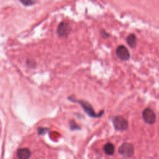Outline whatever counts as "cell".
<instances>
[{
  "mask_svg": "<svg viewBox=\"0 0 159 159\" xmlns=\"http://www.w3.org/2000/svg\"><path fill=\"white\" fill-rule=\"evenodd\" d=\"M26 64L27 66L29 68H34V66H36V62L33 60L29 59L26 61Z\"/></svg>",
  "mask_w": 159,
  "mask_h": 159,
  "instance_id": "cell-11",
  "label": "cell"
},
{
  "mask_svg": "<svg viewBox=\"0 0 159 159\" xmlns=\"http://www.w3.org/2000/svg\"><path fill=\"white\" fill-rule=\"evenodd\" d=\"M103 150L105 153L107 154L108 155H112L115 153V148L114 145H113L112 143L108 142L104 146Z\"/></svg>",
  "mask_w": 159,
  "mask_h": 159,
  "instance_id": "cell-8",
  "label": "cell"
},
{
  "mask_svg": "<svg viewBox=\"0 0 159 159\" xmlns=\"http://www.w3.org/2000/svg\"><path fill=\"white\" fill-rule=\"evenodd\" d=\"M21 3L26 6H32L35 4L34 0H19Z\"/></svg>",
  "mask_w": 159,
  "mask_h": 159,
  "instance_id": "cell-10",
  "label": "cell"
},
{
  "mask_svg": "<svg viewBox=\"0 0 159 159\" xmlns=\"http://www.w3.org/2000/svg\"><path fill=\"white\" fill-rule=\"evenodd\" d=\"M126 41L129 46H130L131 48H134L136 44H137V38H136V36L134 34H131L127 37Z\"/></svg>",
  "mask_w": 159,
  "mask_h": 159,
  "instance_id": "cell-9",
  "label": "cell"
},
{
  "mask_svg": "<svg viewBox=\"0 0 159 159\" xmlns=\"http://www.w3.org/2000/svg\"><path fill=\"white\" fill-rule=\"evenodd\" d=\"M16 156L18 159H29L31 156V152L28 148H21L17 150Z\"/></svg>",
  "mask_w": 159,
  "mask_h": 159,
  "instance_id": "cell-7",
  "label": "cell"
},
{
  "mask_svg": "<svg viewBox=\"0 0 159 159\" xmlns=\"http://www.w3.org/2000/svg\"><path fill=\"white\" fill-rule=\"evenodd\" d=\"M118 152L124 157H131L134 155V149L131 144L124 143L119 147Z\"/></svg>",
  "mask_w": 159,
  "mask_h": 159,
  "instance_id": "cell-3",
  "label": "cell"
},
{
  "mask_svg": "<svg viewBox=\"0 0 159 159\" xmlns=\"http://www.w3.org/2000/svg\"><path fill=\"white\" fill-rule=\"evenodd\" d=\"M142 118L144 121L148 124H153L156 121L155 112L150 108H146L143 111Z\"/></svg>",
  "mask_w": 159,
  "mask_h": 159,
  "instance_id": "cell-5",
  "label": "cell"
},
{
  "mask_svg": "<svg viewBox=\"0 0 159 159\" xmlns=\"http://www.w3.org/2000/svg\"><path fill=\"white\" fill-rule=\"evenodd\" d=\"M69 100H70L71 101H72L74 102L78 103L81 106L83 110L87 113L88 115H89L91 117L99 118L103 115V112H104V111H102L100 113H99V114H96V112L93 110L92 106L86 101H81V100H75V99H72V98H69Z\"/></svg>",
  "mask_w": 159,
  "mask_h": 159,
  "instance_id": "cell-1",
  "label": "cell"
},
{
  "mask_svg": "<svg viewBox=\"0 0 159 159\" xmlns=\"http://www.w3.org/2000/svg\"><path fill=\"white\" fill-rule=\"evenodd\" d=\"M116 55L121 60H127L130 58V53L124 45H119L116 51Z\"/></svg>",
  "mask_w": 159,
  "mask_h": 159,
  "instance_id": "cell-6",
  "label": "cell"
},
{
  "mask_svg": "<svg viewBox=\"0 0 159 159\" xmlns=\"http://www.w3.org/2000/svg\"><path fill=\"white\" fill-rule=\"evenodd\" d=\"M71 32V27L66 22H62L59 25L57 33L60 37H66Z\"/></svg>",
  "mask_w": 159,
  "mask_h": 159,
  "instance_id": "cell-4",
  "label": "cell"
},
{
  "mask_svg": "<svg viewBox=\"0 0 159 159\" xmlns=\"http://www.w3.org/2000/svg\"><path fill=\"white\" fill-rule=\"evenodd\" d=\"M101 36L103 38H108V37H109V34H108L104 30H102L101 31Z\"/></svg>",
  "mask_w": 159,
  "mask_h": 159,
  "instance_id": "cell-12",
  "label": "cell"
},
{
  "mask_svg": "<svg viewBox=\"0 0 159 159\" xmlns=\"http://www.w3.org/2000/svg\"><path fill=\"white\" fill-rule=\"evenodd\" d=\"M112 123L116 130L124 131L128 129L129 124L127 119L123 116H118L112 118Z\"/></svg>",
  "mask_w": 159,
  "mask_h": 159,
  "instance_id": "cell-2",
  "label": "cell"
}]
</instances>
